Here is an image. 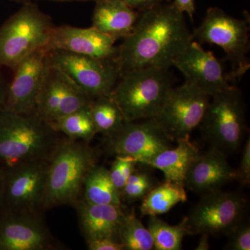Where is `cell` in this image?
<instances>
[{"label":"cell","mask_w":250,"mask_h":250,"mask_svg":"<svg viewBox=\"0 0 250 250\" xmlns=\"http://www.w3.org/2000/svg\"><path fill=\"white\" fill-rule=\"evenodd\" d=\"M236 170V181L242 185H249L250 182V138L245 144L241 164Z\"/></svg>","instance_id":"cell-31"},{"label":"cell","mask_w":250,"mask_h":250,"mask_svg":"<svg viewBox=\"0 0 250 250\" xmlns=\"http://www.w3.org/2000/svg\"><path fill=\"white\" fill-rule=\"evenodd\" d=\"M118 237L125 250H154V241L151 233L148 229L145 228L134 212L125 214Z\"/></svg>","instance_id":"cell-27"},{"label":"cell","mask_w":250,"mask_h":250,"mask_svg":"<svg viewBox=\"0 0 250 250\" xmlns=\"http://www.w3.org/2000/svg\"><path fill=\"white\" fill-rule=\"evenodd\" d=\"M237 179L236 170L227 160L226 154L210 147L192 163L188 171L184 187L197 193L204 194Z\"/></svg>","instance_id":"cell-18"},{"label":"cell","mask_w":250,"mask_h":250,"mask_svg":"<svg viewBox=\"0 0 250 250\" xmlns=\"http://www.w3.org/2000/svg\"><path fill=\"white\" fill-rule=\"evenodd\" d=\"M55 242L41 218V213L0 214V250H47Z\"/></svg>","instance_id":"cell-16"},{"label":"cell","mask_w":250,"mask_h":250,"mask_svg":"<svg viewBox=\"0 0 250 250\" xmlns=\"http://www.w3.org/2000/svg\"><path fill=\"white\" fill-rule=\"evenodd\" d=\"M201 238H200V241H199L198 245H197V248H195L196 250H208L210 249L209 241H208V238L209 236L206 234V233H202Z\"/></svg>","instance_id":"cell-36"},{"label":"cell","mask_w":250,"mask_h":250,"mask_svg":"<svg viewBox=\"0 0 250 250\" xmlns=\"http://www.w3.org/2000/svg\"><path fill=\"white\" fill-rule=\"evenodd\" d=\"M139 17L121 0H104L96 3L92 27L117 41L129 35Z\"/></svg>","instance_id":"cell-20"},{"label":"cell","mask_w":250,"mask_h":250,"mask_svg":"<svg viewBox=\"0 0 250 250\" xmlns=\"http://www.w3.org/2000/svg\"><path fill=\"white\" fill-rule=\"evenodd\" d=\"M116 39L91 27L80 28L69 25L54 27L47 51L59 49L100 59H114L117 52Z\"/></svg>","instance_id":"cell-17"},{"label":"cell","mask_w":250,"mask_h":250,"mask_svg":"<svg viewBox=\"0 0 250 250\" xmlns=\"http://www.w3.org/2000/svg\"><path fill=\"white\" fill-rule=\"evenodd\" d=\"M83 200L95 205L122 206L121 193L112 182L109 170L103 166H94L85 177Z\"/></svg>","instance_id":"cell-22"},{"label":"cell","mask_w":250,"mask_h":250,"mask_svg":"<svg viewBox=\"0 0 250 250\" xmlns=\"http://www.w3.org/2000/svg\"><path fill=\"white\" fill-rule=\"evenodd\" d=\"M173 66L182 72L185 83L196 87L210 98L229 88L231 85L229 82H233L213 54L193 41L175 59Z\"/></svg>","instance_id":"cell-15"},{"label":"cell","mask_w":250,"mask_h":250,"mask_svg":"<svg viewBox=\"0 0 250 250\" xmlns=\"http://www.w3.org/2000/svg\"><path fill=\"white\" fill-rule=\"evenodd\" d=\"M77 1H95V2H99V1H104V0H77Z\"/></svg>","instance_id":"cell-38"},{"label":"cell","mask_w":250,"mask_h":250,"mask_svg":"<svg viewBox=\"0 0 250 250\" xmlns=\"http://www.w3.org/2000/svg\"><path fill=\"white\" fill-rule=\"evenodd\" d=\"M117 47L115 62L121 75L138 69L169 70L192 41L183 13L173 3L143 11L134 29Z\"/></svg>","instance_id":"cell-1"},{"label":"cell","mask_w":250,"mask_h":250,"mask_svg":"<svg viewBox=\"0 0 250 250\" xmlns=\"http://www.w3.org/2000/svg\"><path fill=\"white\" fill-rule=\"evenodd\" d=\"M227 248L231 250H250V225L249 222L242 221L228 235Z\"/></svg>","instance_id":"cell-30"},{"label":"cell","mask_w":250,"mask_h":250,"mask_svg":"<svg viewBox=\"0 0 250 250\" xmlns=\"http://www.w3.org/2000/svg\"><path fill=\"white\" fill-rule=\"evenodd\" d=\"M54 27L51 18L36 4L24 3L0 27V66L14 70L29 54L47 45Z\"/></svg>","instance_id":"cell-5"},{"label":"cell","mask_w":250,"mask_h":250,"mask_svg":"<svg viewBox=\"0 0 250 250\" xmlns=\"http://www.w3.org/2000/svg\"><path fill=\"white\" fill-rule=\"evenodd\" d=\"M49 1H77V0H49Z\"/></svg>","instance_id":"cell-39"},{"label":"cell","mask_w":250,"mask_h":250,"mask_svg":"<svg viewBox=\"0 0 250 250\" xmlns=\"http://www.w3.org/2000/svg\"><path fill=\"white\" fill-rule=\"evenodd\" d=\"M47 52L45 47L38 49L15 67L14 79L6 90L4 110L19 114L36 113L49 66Z\"/></svg>","instance_id":"cell-14"},{"label":"cell","mask_w":250,"mask_h":250,"mask_svg":"<svg viewBox=\"0 0 250 250\" xmlns=\"http://www.w3.org/2000/svg\"><path fill=\"white\" fill-rule=\"evenodd\" d=\"M246 209V200L237 192H206L186 217L189 235L228 236L243 221Z\"/></svg>","instance_id":"cell-10"},{"label":"cell","mask_w":250,"mask_h":250,"mask_svg":"<svg viewBox=\"0 0 250 250\" xmlns=\"http://www.w3.org/2000/svg\"><path fill=\"white\" fill-rule=\"evenodd\" d=\"M15 1H24V2H27V1H29L30 0H15Z\"/></svg>","instance_id":"cell-40"},{"label":"cell","mask_w":250,"mask_h":250,"mask_svg":"<svg viewBox=\"0 0 250 250\" xmlns=\"http://www.w3.org/2000/svg\"><path fill=\"white\" fill-rule=\"evenodd\" d=\"M249 22L227 14L217 7L207 10L203 21L192 34L200 43L215 44L223 49L232 63L233 82L240 80L250 68Z\"/></svg>","instance_id":"cell-7"},{"label":"cell","mask_w":250,"mask_h":250,"mask_svg":"<svg viewBox=\"0 0 250 250\" xmlns=\"http://www.w3.org/2000/svg\"><path fill=\"white\" fill-rule=\"evenodd\" d=\"M174 6L180 12L187 13L190 19H193L195 14V0H174Z\"/></svg>","instance_id":"cell-34"},{"label":"cell","mask_w":250,"mask_h":250,"mask_svg":"<svg viewBox=\"0 0 250 250\" xmlns=\"http://www.w3.org/2000/svg\"><path fill=\"white\" fill-rule=\"evenodd\" d=\"M161 1H167V2H169V1H170L171 0H161Z\"/></svg>","instance_id":"cell-41"},{"label":"cell","mask_w":250,"mask_h":250,"mask_svg":"<svg viewBox=\"0 0 250 250\" xmlns=\"http://www.w3.org/2000/svg\"><path fill=\"white\" fill-rule=\"evenodd\" d=\"M90 111L98 133L104 137L114 134L125 123L121 108L110 96L94 99Z\"/></svg>","instance_id":"cell-25"},{"label":"cell","mask_w":250,"mask_h":250,"mask_svg":"<svg viewBox=\"0 0 250 250\" xmlns=\"http://www.w3.org/2000/svg\"><path fill=\"white\" fill-rule=\"evenodd\" d=\"M93 100L64 72L49 64L38 98L36 113L50 125L62 117L88 107Z\"/></svg>","instance_id":"cell-13"},{"label":"cell","mask_w":250,"mask_h":250,"mask_svg":"<svg viewBox=\"0 0 250 250\" xmlns=\"http://www.w3.org/2000/svg\"><path fill=\"white\" fill-rule=\"evenodd\" d=\"M142 123L125 122L121 129L104 140V149L113 156L133 158L138 164L169 149L173 140L154 118Z\"/></svg>","instance_id":"cell-12"},{"label":"cell","mask_w":250,"mask_h":250,"mask_svg":"<svg viewBox=\"0 0 250 250\" xmlns=\"http://www.w3.org/2000/svg\"><path fill=\"white\" fill-rule=\"evenodd\" d=\"M90 106L62 117L51 123V126L56 132L65 135L68 139L89 143L98 134Z\"/></svg>","instance_id":"cell-24"},{"label":"cell","mask_w":250,"mask_h":250,"mask_svg":"<svg viewBox=\"0 0 250 250\" xmlns=\"http://www.w3.org/2000/svg\"><path fill=\"white\" fill-rule=\"evenodd\" d=\"M147 229L156 250H182L184 236L189 235L186 217L178 225H170L156 215H152L149 216Z\"/></svg>","instance_id":"cell-26"},{"label":"cell","mask_w":250,"mask_h":250,"mask_svg":"<svg viewBox=\"0 0 250 250\" xmlns=\"http://www.w3.org/2000/svg\"><path fill=\"white\" fill-rule=\"evenodd\" d=\"M96 160L97 153L89 143L68 138L61 140L49 161L42 210L75 206Z\"/></svg>","instance_id":"cell-3"},{"label":"cell","mask_w":250,"mask_h":250,"mask_svg":"<svg viewBox=\"0 0 250 250\" xmlns=\"http://www.w3.org/2000/svg\"><path fill=\"white\" fill-rule=\"evenodd\" d=\"M47 60L93 100L109 96L121 77L114 59L95 58L54 49L47 52Z\"/></svg>","instance_id":"cell-9"},{"label":"cell","mask_w":250,"mask_h":250,"mask_svg":"<svg viewBox=\"0 0 250 250\" xmlns=\"http://www.w3.org/2000/svg\"><path fill=\"white\" fill-rule=\"evenodd\" d=\"M177 143L175 148L166 149L139 164L161 170L165 176L166 181L184 186L188 171L200 152L196 145L190 142L189 139Z\"/></svg>","instance_id":"cell-21"},{"label":"cell","mask_w":250,"mask_h":250,"mask_svg":"<svg viewBox=\"0 0 250 250\" xmlns=\"http://www.w3.org/2000/svg\"><path fill=\"white\" fill-rule=\"evenodd\" d=\"M187 201V194L184 186L174 182L165 181L156 186L143 199L140 207L143 215L164 214L180 202Z\"/></svg>","instance_id":"cell-23"},{"label":"cell","mask_w":250,"mask_h":250,"mask_svg":"<svg viewBox=\"0 0 250 250\" xmlns=\"http://www.w3.org/2000/svg\"><path fill=\"white\" fill-rule=\"evenodd\" d=\"M89 250H125L124 247L116 238H101L87 242Z\"/></svg>","instance_id":"cell-32"},{"label":"cell","mask_w":250,"mask_h":250,"mask_svg":"<svg viewBox=\"0 0 250 250\" xmlns=\"http://www.w3.org/2000/svg\"><path fill=\"white\" fill-rule=\"evenodd\" d=\"M121 1L131 9H138L143 12L152 9L156 5L162 2L161 0H121Z\"/></svg>","instance_id":"cell-33"},{"label":"cell","mask_w":250,"mask_h":250,"mask_svg":"<svg viewBox=\"0 0 250 250\" xmlns=\"http://www.w3.org/2000/svg\"><path fill=\"white\" fill-rule=\"evenodd\" d=\"M200 126L210 147L226 154L238 150L246 131L241 90L231 85L212 96Z\"/></svg>","instance_id":"cell-6"},{"label":"cell","mask_w":250,"mask_h":250,"mask_svg":"<svg viewBox=\"0 0 250 250\" xmlns=\"http://www.w3.org/2000/svg\"><path fill=\"white\" fill-rule=\"evenodd\" d=\"M210 100L196 87L185 83L170 90L154 118L174 142L189 139L200 126Z\"/></svg>","instance_id":"cell-11"},{"label":"cell","mask_w":250,"mask_h":250,"mask_svg":"<svg viewBox=\"0 0 250 250\" xmlns=\"http://www.w3.org/2000/svg\"><path fill=\"white\" fill-rule=\"evenodd\" d=\"M75 207L86 242L106 238L118 239V231L126 214L122 206L95 205L82 199Z\"/></svg>","instance_id":"cell-19"},{"label":"cell","mask_w":250,"mask_h":250,"mask_svg":"<svg viewBox=\"0 0 250 250\" xmlns=\"http://www.w3.org/2000/svg\"><path fill=\"white\" fill-rule=\"evenodd\" d=\"M8 85L6 84L2 74L0 71V112L4 110Z\"/></svg>","instance_id":"cell-35"},{"label":"cell","mask_w":250,"mask_h":250,"mask_svg":"<svg viewBox=\"0 0 250 250\" xmlns=\"http://www.w3.org/2000/svg\"><path fill=\"white\" fill-rule=\"evenodd\" d=\"M48 162H33L2 168L0 214L40 213Z\"/></svg>","instance_id":"cell-8"},{"label":"cell","mask_w":250,"mask_h":250,"mask_svg":"<svg viewBox=\"0 0 250 250\" xmlns=\"http://www.w3.org/2000/svg\"><path fill=\"white\" fill-rule=\"evenodd\" d=\"M59 133L37 113L0 112V167L48 162L60 143Z\"/></svg>","instance_id":"cell-2"},{"label":"cell","mask_w":250,"mask_h":250,"mask_svg":"<svg viewBox=\"0 0 250 250\" xmlns=\"http://www.w3.org/2000/svg\"><path fill=\"white\" fill-rule=\"evenodd\" d=\"M1 182H2V168L0 167V193H1Z\"/></svg>","instance_id":"cell-37"},{"label":"cell","mask_w":250,"mask_h":250,"mask_svg":"<svg viewBox=\"0 0 250 250\" xmlns=\"http://www.w3.org/2000/svg\"><path fill=\"white\" fill-rule=\"evenodd\" d=\"M172 88L168 70L147 67L123 73L109 96L129 123L155 118Z\"/></svg>","instance_id":"cell-4"},{"label":"cell","mask_w":250,"mask_h":250,"mask_svg":"<svg viewBox=\"0 0 250 250\" xmlns=\"http://www.w3.org/2000/svg\"><path fill=\"white\" fill-rule=\"evenodd\" d=\"M116 159L109 170L110 176L115 187L120 193L133 172L136 170L137 161L126 156H115Z\"/></svg>","instance_id":"cell-29"},{"label":"cell","mask_w":250,"mask_h":250,"mask_svg":"<svg viewBox=\"0 0 250 250\" xmlns=\"http://www.w3.org/2000/svg\"><path fill=\"white\" fill-rule=\"evenodd\" d=\"M156 186V180L152 174L136 168L121 192L122 202L131 204L143 200Z\"/></svg>","instance_id":"cell-28"}]
</instances>
